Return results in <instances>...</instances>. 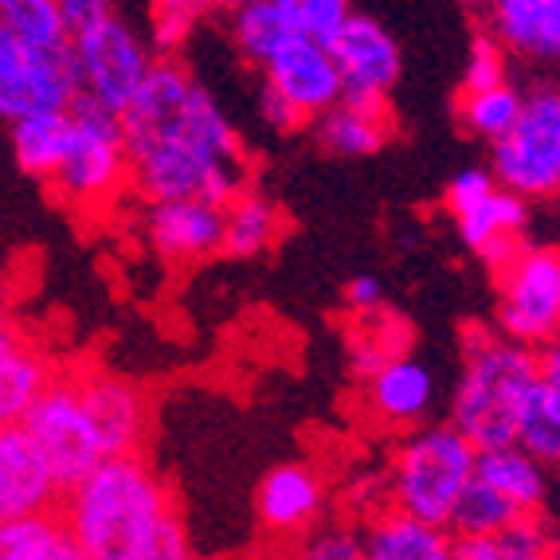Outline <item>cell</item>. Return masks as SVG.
Instances as JSON below:
<instances>
[{
    "label": "cell",
    "instance_id": "5bb4252c",
    "mask_svg": "<svg viewBox=\"0 0 560 560\" xmlns=\"http://www.w3.org/2000/svg\"><path fill=\"white\" fill-rule=\"evenodd\" d=\"M71 384H75L79 404L91 416L94 435L106 455H141L153 423L145 388L126 376L103 373V369H79L71 373Z\"/></svg>",
    "mask_w": 560,
    "mask_h": 560
},
{
    "label": "cell",
    "instance_id": "ba28073f",
    "mask_svg": "<svg viewBox=\"0 0 560 560\" xmlns=\"http://www.w3.org/2000/svg\"><path fill=\"white\" fill-rule=\"evenodd\" d=\"M498 322L494 329L517 346L541 349L560 329V255L552 243H517L494 267Z\"/></svg>",
    "mask_w": 560,
    "mask_h": 560
},
{
    "label": "cell",
    "instance_id": "3957f363",
    "mask_svg": "<svg viewBox=\"0 0 560 560\" xmlns=\"http://www.w3.org/2000/svg\"><path fill=\"white\" fill-rule=\"evenodd\" d=\"M537 381V349L517 346L490 326H470L463 337V373L451 396L447 423L475 451L514 443V416Z\"/></svg>",
    "mask_w": 560,
    "mask_h": 560
},
{
    "label": "cell",
    "instance_id": "8992f818",
    "mask_svg": "<svg viewBox=\"0 0 560 560\" xmlns=\"http://www.w3.org/2000/svg\"><path fill=\"white\" fill-rule=\"evenodd\" d=\"M67 51H71V71L79 86L75 103L98 106L114 118L133 103L150 67L158 63V51L150 47L145 32H138L118 12L83 32H71Z\"/></svg>",
    "mask_w": 560,
    "mask_h": 560
},
{
    "label": "cell",
    "instance_id": "1f68e13d",
    "mask_svg": "<svg viewBox=\"0 0 560 560\" xmlns=\"http://www.w3.org/2000/svg\"><path fill=\"white\" fill-rule=\"evenodd\" d=\"M0 28L39 47H67L71 39L56 0H0Z\"/></svg>",
    "mask_w": 560,
    "mask_h": 560
},
{
    "label": "cell",
    "instance_id": "b9f144b4",
    "mask_svg": "<svg viewBox=\"0 0 560 560\" xmlns=\"http://www.w3.org/2000/svg\"><path fill=\"white\" fill-rule=\"evenodd\" d=\"M458 4H467V9H482L486 0H458Z\"/></svg>",
    "mask_w": 560,
    "mask_h": 560
},
{
    "label": "cell",
    "instance_id": "f35d334b",
    "mask_svg": "<svg viewBox=\"0 0 560 560\" xmlns=\"http://www.w3.org/2000/svg\"><path fill=\"white\" fill-rule=\"evenodd\" d=\"M346 302L353 314H361V318H376L384 310V282L376 279V275H357V279H349L346 287Z\"/></svg>",
    "mask_w": 560,
    "mask_h": 560
},
{
    "label": "cell",
    "instance_id": "30bf717a",
    "mask_svg": "<svg viewBox=\"0 0 560 560\" xmlns=\"http://www.w3.org/2000/svg\"><path fill=\"white\" fill-rule=\"evenodd\" d=\"M24 435L32 440V447L39 451V458L47 463L51 478L59 482V490L75 486L83 475H91L98 463L106 458L103 443L94 435L91 416L79 404V393L71 376H56L47 384L44 396L28 408V416L20 420Z\"/></svg>",
    "mask_w": 560,
    "mask_h": 560
},
{
    "label": "cell",
    "instance_id": "d590c367",
    "mask_svg": "<svg viewBox=\"0 0 560 560\" xmlns=\"http://www.w3.org/2000/svg\"><path fill=\"white\" fill-rule=\"evenodd\" d=\"M299 560H364L361 529H353V525H322L302 541Z\"/></svg>",
    "mask_w": 560,
    "mask_h": 560
},
{
    "label": "cell",
    "instance_id": "9c48e42d",
    "mask_svg": "<svg viewBox=\"0 0 560 560\" xmlns=\"http://www.w3.org/2000/svg\"><path fill=\"white\" fill-rule=\"evenodd\" d=\"M259 71V114L275 130H302L341 98V75L322 39L290 36Z\"/></svg>",
    "mask_w": 560,
    "mask_h": 560
},
{
    "label": "cell",
    "instance_id": "74e56055",
    "mask_svg": "<svg viewBox=\"0 0 560 560\" xmlns=\"http://www.w3.org/2000/svg\"><path fill=\"white\" fill-rule=\"evenodd\" d=\"M56 4H59V16H63L67 32H83L118 12V0H56Z\"/></svg>",
    "mask_w": 560,
    "mask_h": 560
},
{
    "label": "cell",
    "instance_id": "7bdbcfd3",
    "mask_svg": "<svg viewBox=\"0 0 560 560\" xmlns=\"http://www.w3.org/2000/svg\"><path fill=\"white\" fill-rule=\"evenodd\" d=\"M0 294H4V282H0Z\"/></svg>",
    "mask_w": 560,
    "mask_h": 560
},
{
    "label": "cell",
    "instance_id": "4dcf8cb0",
    "mask_svg": "<svg viewBox=\"0 0 560 560\" xmlns=\"http://www.w3.org/2000/svg\"><path fill=\"white\" fill-rule=\"evenodd\" d=\"M517 517L522 514H517L514 505L505 502L498 490H490L482 478H470L447 517V533L451 537H478V533L505 529V525L517 522Z\"/></svg>",
    "mask_w": 560,
    "mask_h": 560
},
{
    "label": "cell",
    "instance_id": "60d3db41",
    "mask_svg": "<svg viewBox=\"0 0 560 560\" xmlns=\"http://www.w3.org/2000/svg\"><path fill=\"white\" fill-rule=\"evenodd\" d=\"M20 337V329H16V322L4 314V306H0V349H9L12 341Z\"/></svg>",
    "mask_w": 560,
    "mask_h": 560
},
{
    "label": "cell",
    "instance_id": "ab89813d",
    "mask_svg": "<svg viewBox=\"0 0 560 560\" xmlns=\"http://www.w3.org/2000/svg\"><path fill=\"white\" fill-rule=\"evenodd\" d=\"M28 560H86V557H83V549L71 541V533L63 529V522H59V529L51 533V537H47V541L39 545Z\"/></svg>",
    "mask_w": 560,
    "mask_h": 560
},
{
    "label": "cell",
    "instance_id": "836d02e7",
    "mask_svg": "<svg viewBox=\"0 0 560 560\" xmlns=\"http://www.w3.org/2000/svg\"><path fill=\"white\" fill-rule=\"evenodd\" d=\"M59 529V514L0 517V560H28Z\"/></svg>",
    "mask_w": 560,
    "mask_h": 560
},
{
    "label": "cell",
    "instance_id": "ee69618b",
    "mask_svg": "<svg viewBox=\"0 0 560 560\" xmlns=\"http://www.w3.org/2000/svg\"><path fill=\"white\" fill-rule=\"evenodd\" d=\"M224 4H228V0H224ZM232 4H235V0H232Z\"/></svg>",
    "mask_w": 560,
    "mask_h": 560
},
{
    "label": "cell",
    "instance_id": "9a60e30c",
    "mask_svg": "<svg viewBox=\"0 0 560 560\" xmlns=\"http://www.w3.org/2000/svg\"><path fill=\"white\" fill-rule=\"evenodd\" d=\"M361 400L369 420L393 431H411L431 420L440 400V381L428 361L416 353H388L369 373H361Z\"/></svg>",
    "mask_w": 560,
    "mask_h": 560
},
{
    "label": "cell",
    "instance_id": "cb8c5ba5",
    "mask_svg": "<svg viewBox=\"0 0 560 560\" xmlns=\"http://www.w3.org/2000/svg\"><path fill=\"white\" fill-rule=\"evenodd\" d=\"M56 376V361L24 337H16L9 349H0V423L24 420Z\"/></svg>",
    "mask_w": 560,
    "mask_h": 560
},
{
    "label": "cell",
    "instance_id": "8d00e7d4",
    "mask_svg": "<svg viewBox=\"0 0 560 560\" xmlns=\"http://www.w3.org/2000/svg\"><path fill=\"white\" fill-rule=\"evenodd\" d=\"M498 180L490 177V168H463V173H455L447 185V192H443V205H447L451 215H458L463 208H470L478 197H482L486 188H494Z\"/></svg>",
    "mask_w": 560,
    "mask_h": 560
},
{
    "label": "cell",
    "instance_id": "d4e9b609",
    "mask_svg": "<svg viewBox=\"0 0 560 560\" xmlns=\"http://www.w3.org/2000/svg\"><path fill=\"white\" fill-rule=\"evenodd\" d=\"M451 560H557L549 517H517L498 533L451 537Z\"/></svg>",
    "mask_w": 560,
    "mask_h": 560
},
{
    "label": "cell",
    "instance_id": "83f0119b",
    "mask_svg": "<svg viewBox=\"0 0 560 560\" xmlns=\"http://www.w3.org/2000/svg\"><path fill=\"white\" fill-rule=\"evenodd\" d=\"M9 138H12V153H16V165L24 173H32V177L51 180V173L63 161L67 138H71V110L32 114V118L12 121Z\"/></svg>",
    "mask_w": 560,
    "mask_h": 560
},
{
    "label": "cell",
    "instance_id": "7a4b0ae2",
    "mask_svg": "<svg viewBox=\"0 0 560 560\" xmlns=\"http://www.w3.org/2000/svg\"><path fill=\"white\" fill-rule=\"evenodd\" d=\"M56 514L86 560H192L185 517L141 455H106L67 486Z\"/></svg>",
    "mask_w": 560,
    "mask_h": 560
},
{
    "label": "cell",
    "instance_id": "52a82bcc",
    "mask_svg": "<svg viewBox=\"0 0 560 560\" xmlns=\"http://www.w3.org/2000/svg\"><path fill=\"white\" fill-rule=\"evenodd\" d=\"M490 177L522 200H552L560 188V94L557 86L525 91L522 114L490 141Z\"/></svg>",
    "mask_w": 560,
    "mask_h": 560
},
{
    "label": "cell",
    "instance_id": "7c38bea8",
    "mask_svg": "<svg viewBox=\"0 0 560 560\" xmlns=\"http://www.w3.org/2000/svg\"><path fill=\"white\" fill-rule=\"evenodd\" d=\"M138 232L153 255L168 267H197L220 255L224 232V205L200 197L141 200Z\"/></svg>",
    "mask_w": 560,
    "mask_h": 560
},
{
    "label": "cell",
    "instance_id": "8fae6325",
    "mask_svg": "<svg viewBox=\"0 0 560 560\" xmlns=\"http://www.w3.org/2000/svg\"><path fill=\"white\" fill-rule=\"evenodd\" d=\"M79 98L71 51L39 47L0 28V126L32 114L71 110Z\"/></svg>",
    "mask_w": 560,
    "mask_h": 560
},
{
    "label": "cell",
    "instance_id": "d6986e66",
    "mask_svg": "<svg viewBox=\"0 0 560 560\" xmlns=\"http://www.w3.org/2000/svg\"><path fill=\"white\" fill-rule=\"evenodd\" d=\"M451 220H455L458 235H463V243H467L470 252L490 262V267H498L517 243H525L533 208H529V200H522L517 192L494 185V188H486L470 208L451 215Z\"/></svg>",
    "mask_w": 560,
    "mask_h": 560
},
{
    "label": "cell",
    "instance_id": "4fadbf2b",
    "mask_svg": "<svg viewBox=\"0 0 560 560\" xmlns=\"http://www.w3.org/2000/svg\"><path fill=\"white\" fill-rule=\"evenodd\" d=\"M329 56H334L337 75H341V98H357V103H388V94L400 83V44L381 20L373 16H353L334 32L329 39Z\"/></svg>",
    "mask_w": 560,
    "mask_h": 560
},
{
    "label": "cell",
    "instance_id": "f546056e",
    "mask_svg": "<svg viewBox=\"0 0 560 560\" xmlns=\"http://www.w3.org/2000/svg\"><path fill=\"white\" fill-rule=\"evenodd\" d=\"M525 91L514 83V75L502 79L494 86H482V91H463L458 94V121L467 126V133L482 141H498L514 118L522 114Z\"/></svg>",
    "mask_w": 560,
    "mask_h": 560
},
{
    "label": "cell",
    "instance_id": "6da1fadb",
    "mask_svg": "<svg viewBox=\"0 0 560 560\" xmlns=\"http://www.w3.org/2000/svg\"><path fill=\"white\" fill-rule=\"evenodd\" d=\"M118 126L138 200L200 197L228 205L252 185V158L240 130L177 56L150 67Z\"/></svg>",
    "mask_w": 560,
    "mask_h": 560
},
{
    "label": "cell",
    "instance_id": "277c9868",
    "mask_svg": "<svg viewBox=\"0 0 560 560\" xmlns=\"http://www.w3.org/2000/svg\"><path fill=\"white\" fill-rule=\"evenodd\" d=\"M475 455L451 423H420L404 431L388 463V505L416 522L447 529L463 486L475 478Z\"/></svg>",
    "mask_w": 560,
    "mask_h": 560
},
{
    "label": "cell",
    "instance_id": "e575fe53",
    "mask_svg": "<svg viewBox=\"0 0 560 560\" xmlns=\"http://www.w3.org/2000/svg\"><path fill=\"white\" fill-rule=\"evenodd\" d=\"M510 79V56H505L502 47L494 39L478 32L470 39V51H467V71H463V91H482V86H494Z\"/></svg>",
    "mask_w": 560,
    "mask_h": 560
},
{
    "label": "cell",
    "instance_id": "ac0fdd59",
    "mask_svg": "<svg viewBox=\"0 0 560 560\" xmlns=\"http://www.w3.org/2000/svg\"><path fill=\"white\" fill-rule=\"evenodd\" d=\"M326 510V482L306 463H279L255 486V514L275 537L310 529Z\"/></svg>",
    "mask_w": 560,
    "mask_h": 560
},
{
    "label": "cell",
    "instance_id": "484cf974",
    "mask_svg": "<svg viewBox=\"0 0 560 560\" xmlns=\"http://www.w3.org/2000/svg\"><path fill=\"white\" fill-rule=\"evenodd\" d=\"M299 32L290 28V20L282 16V9L275 0H235L228 12V39L240 51V59L247 67L259 71L267 59Z\"/></svg>",
    "mask_w": 560,
    "mask_h": 560
},
{
    "label": "cell",
    "instance_id": "44dd1931",
    "mask_svg": "<svg viewBox=\"0 0 560 560\" xmlns=\"http://www.w3.org/2000/svg\"><path fill=\"white\" fill-rule=\"evenodd\" d=\"M318 141L337 158H373L393 138V114L388 103H357V98H337L326 114L310 121Z\"/></svg>",
    "mask_w": 560,
    "mask_h": 560
},
{
    "label": "cell",
    "instance_id": "603a6c76",
    "mask_svg": "<svg viewBox=\"0 0 560 560\" xmlns=\"http://www.w3.org/2000/svg\"><path fill=\"white\" fill-rule=\"evenodd\" d=\"M282 220L279 205L259 188H240L232 200L224 205V232H220V255L228 259H255V255L271 252L279 243Z\"/></svg>",
    "mask_w": 560,
    "mask_h": 560
},
{
    "label": "cell",
    "instance_id": "ffe728a7",
    "mask_svg": "<svg viewBox=\"0 0 560 560\" xmlns=\"http://www.w3.org/2000/svg\"><path fill=\"white\" fill-rule=\"evenodd\" d=\"M475 478L505 498L522 517H549L552 467L517 443H498L475 455Z\"/></svg>",
    "mask_w": 560,
    "mask_h": 560
},
{
    "label": "cell",
    "instance_id": "e0dca14e",
    "mask_svg": "<svg viewBox=\"0 0 560 560\" xmlns=\"http://www.w3.org/2000/svg\"><path fill=\"white\" fill-rule=\"evenodd\" d=\"M59 482L20 423H0V517L56 514Z\"/></svg>",
    "mask_w": 560,
    "mask_h": 560
},
{
    "label": "cell",
    "instance_id": "4316f807",
    "mask_svg": "<svg viewBox=\"0 0 560 560\" xmlns=\"http://www.w3.org/2000/svg\"><path fill=\"white\" fill-rule=\"evenodd\" d=\"M514 443L557 467L560 458V376L537 373L514 416Z\"/></svg>",
    "mask_w": 560,
    "mask_h": 560
},
{
    "label": "cell",
    "instance_id": "7402d4cb",
    "mask_svg": "<svg viewBox=\"0 0 560 560\" xmlns=\"http://www.w3.org/2000/svg\"><path fill=\"white\" fill-rule=\"evenodd\" d=\"M364 560H451V533L416 522L400 510H384L361 533Z\"/></svg>",
    "mask_w": 560,
    "mask_h": 560
},
{
    "label": "cell",
    "instance_id": "d6a6232c",
    "mask_svg": "<svg viewBox=\"0 0 560 560\" xmlns=\"http://www.w3.org/2000/svg\"><path fill=\"white\" fill-rule=\"evenodd\" d=\"M282 9V16L290 20V28L299 32V36L310 39H322L329 44L334 32L353 16V0H275Z\"/></svg>",
    "mask_w": 560,
    "mask_h": 560
},
{
    "label": "cell",
    "instance_id": "f1b7e54d",
    "mask_svg": "<svg viewBox=\"0 0 560 560\" xmlns=\"http://www.w3.org/2000/svg\"><path fill=\"white\" fill-rule=\"evenodd\" d=\"M220 9L224 0H145V20H150L145 39L161 56H177L220 16Z\"/></svg>",
    "mask_w": 560,
    "mask_h": 560
},
{
    "label": "cell",
    "instance_id": "2e32d148",
    "mask_svg": "<svg viewBox=\"0 0 560 560\" xmlns=\"http://www.w3.org/2000/svg\"><path fill=\"white\" fill-rule=\"evenodd\" d=\"M486 36L510 59L549 67L560 56V0H486Z\"/></svg>",
    "mask_w": 560,
    "mask_h": 560
},
{
    "label": "cell",
    "instance_id": "5b68a950",
    "mask_svg": "<svg viewBox=\"0 0 560 560\" xmlns=\"http://www.w3.org/2000/svg\"><path fill=\"white\" fill-rule=\"evenodd\" d=\"M51 188L79 215H106L121 205L130 192V161L114 114L86 103L71 106V138L51 173Z\"/></svg>",
    "mask_w": 560,
    "mask_h": 560
}]
</instances>
